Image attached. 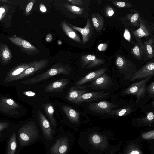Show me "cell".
Returning <instances> with one entry per match:
<instances>
[{
    "instance_id": "6da1fadb",
    "label": "cell",
    "mask_w": 154,
    "mask_h": 154,
    "mask_svg": "<svg viewBox=\"0 0 154 154\" xmlns=\"http://www.w3.org/2000/svg\"><path fill=\"white\" fill-rule=\"evenodd\" d=\"M71 71V69L68 65L63 64L61 63L58 62L54 65L45 72L28 80L27 83H36L60 74L68 75H70Z\"/></svg>"
},
{
    "instance_id": "7a4b0ae2",
    "label": "cell",
    "mask_w": 154,
    "mask_h": 154,
    "mask_svg": "<svg viewBox=\"0 0 154 154\" xmlns=\"http://www.w3.org/2000/svg\"><path fill=\"white\" fill-rule=\"evenodd\" d=\"M38 131L35 125L29 124L25 125L18 131L19 143L22 147H24L36 139Z\"/></svg>"
},
{
    "instance_id": "3957f363",
    "label": "cell",
    "mask_w": 154,
    "mask_h": 154,
    "mask_svg": "<svg viewBox=\"0 0 154 154\" xmlns=\"http://www.w3.org/2000/svg\"><path fill=\"white\" fill-rule=\"evenodd\" d=\"M152 76H149L138 82L132 84L118 95L125 96L133 95L136 96V102H137L145 96L147 83Z\"/></svg>"
},
{
    "instance_id": "277c9868",
    "label": "cell",
    "mask_w": 154,
    "mask_h": 154,
    "mask_svg": "<svg viewBox=\"0 0 154 154\" xmlns=\"http://www.w3.org/2000/svg\"><path fill=\"white\" fill-rule=\"evenodd\" d=\"M115 63L119 72L124 74L128 79H130L137 70L131 61L121 55H117Z\"/></svg>"
},
{
    "instance_id": "5b68a950",
    "label": "cell",
    "mask_w": 154,
    "mask_h": 154,
    "mask_svg": "<svg viewBox=\"0 0 154 154\" xmlns=\"http://www.w3.org/2000/svg\"><path fill=\"white\" fill-rule=\"evenodd\" d=\"M8 39L24 52L29 55H35L41 52L40 50L28 41L16 35L9 36Z\"/></svg>"
},
{
    "instance_id": "8992f818",
    "label": "cell",
    "mask_w": 154,
    "mask_h": 154,
    "mask_svg": "<svg viewBox=\"0 0 154 154\" xmlns=\"http://www.w3.org/2000/svg\"><path fill=\"white\" fill-rule=\"evenodd\" d=\"M118 106L106 101H102L97 103H91L88 104L89 110L94 112L100 114L112 115V109Z\"/></svg>"
},
{
    "instance_id": "52a82bcc",
    "label": "cell",
    "mask_w": 154,
    "mask_h": 154,
    "mask_svg": "<svg viewBox=\"0 0 154 154\" xmlns=\"http://www.w3.org/2000/svg\"><path fill=\"white\" fill-rule=\"evenodd\" d=\"M109 94V93L103 91L85 93L80 96L73 103L78 104L99 100L106 97Z\"/></svg>"
},
{
    "instance_id": "ba28073f",
    "label": "cell",
    "mask_w": 154,
    "mask_h": 154,
    "mask_svg": "<svg viewBox=\"0 0 154 154\" xmlns=\"http://www.w3.org/2000/svg\"><path fill=\"white\" fill-rule=\"evenodd\" d=\"M154 74V63L150 61L147 63L138 70L136 71L130 79V81L152 76Z\"/></svg>"
},
{
    "instance_id": "9c48e42d",
    "label": "cell",
    "mask_w": 154,
    "mask_h": 154,
    "mask_svg": "<svg viewBox=\"0 0 154 154\" xmlns=\"http://www.w3.org/2000/svg\"><path fill=\"white\" fill-rule=\"evenodd\" d=\"M111 78L106 74L104 73L92 82L88 86L92 89L95 90L107 89L113 85Z\"/></svg>"
},
{
    "instance_id": "30bf717a",
    "label": "cell",
    "mask_w": 154,
    "mask_h": 154,
    "mask_svg": "<svg viewBox=\"0 0 154 154\" xmlns=\"http://www.w3.org/2000/svg\"><path fill=\"white\" fill-rule=\"evenodd\" d=\"M81 66L82 68L86 67L89 69L97 66L103 64L105 60L97 58L94 55L86 54L82 55L80 58Z\"/></svg>"
},
{
    "instance_id": "8fae6325",
    "label": "cell",
    "mask_w": 154,
    "mask_h": 154,
    "mask_svg": "<svg viewBox=\"0 0 154 154\" xmlns=\"http://www.w3.org/2000/svg\"><path fill=\"white\" fill-rule=\"evenodd\" d=\"M69 25L74 29L79 32L82 35L83 44L87 42L93 35L94 33L92 25L89 19L87 20V23L85 26L81 28L75 26L70 23Z\"/></svg>"
},
{
    "instance_id": "7c38bea8",
    "label": "cell",
    "mask_w": 154,
    "mask_h": 154,
    "mask_svg": "<svg viewBox=\"0 0 154 154\" xmlns=\"http://www.w3.org/2000/svg\"><path fill=\"white\" fill-rule=\"evenodd\" d=\"M68 141L66 137L58 139L51 147L49 154H66L68 150Z\"/></svg>"
},
{
    "instance_id": "4fadbf2b",
    "label": "cell",
    "mask_w": 154,
    "mask_h": 154,
    "mask_svg": "<svg viewBox=\"0 0 154 154\" xmlns=\"http://www.w3.org/2000/svg\"><path fill=\"white\" fill-rule=\"evenodd\" d=\"M38 121L45 137L47 140L53 138V129L50 123L40 110L38 112Z\"/></svg>"
},
{
    "instance_id": "5bb4252c",
    "label": "cell",
    "mask_w": 154,
    "mask_h": 154,
    "mask_svg": "<svg viewBox=\"0 0 154 154\" xmlns=\"http://www.w3.org/2000/svg\"><path fill=\"white\" fill-rule=\"evenodd\" d=\"M69 82V80L66 79L55 80L47 85L45 87V90L49 93H61Z\"/></svg>"
},
{
    "instance_id": "9a60e30c",
    "label": "cell",
    "mask_w": 154,
    "mask_h": 154,
    "mask_svg": "<svg viewBox=\"0 0 154 154\" xmlns=\"http://www.w3.org/2000/svg\"><path fill=\"white\" fill-rule=\"evenodd\" d=\"M107 69L102 68L92 72L78 80L75 82L77 86H81L88 82H94L105 73Z\"/></svg>"
},
{
    "instance_id": "2e32d148",
    "label": "cell",
    "mask_w": 154,
    "mask_h": 154,
    "mask_svg": "<svg viewBox=\"0 0 154 154\" xmlns=\"http://www.w3.org/2000/svg\"><path fill=\"white\" fill-rule=\"evenodd\" d=\"M79 86L78 87H73L68 91L65 97L67 100L73 103L82 95L89 91L83 89L84 87Z\"/></svg>"
},
{
    "instance_id": "e0dca14e",
    "label": "cell",
    "mask_w": 154,
    "mask_h": 154,
    "mask_svg": "<svg viewBox=\"0 0 154 154\" xmlns=\"http://www.w3.org/2000/svg\"><path fill=\"white\" fill-rule=\"evenodd\" d=\"M63 110L71 122L78 124L79 122L80 115L79 113L71 107L67 105H63Z\"/></svg>"
},
{
    "instance_id": "ac0fdd59",
    "label": "cell",
    "mask_w": 154,
    "mask_h": 154,
    "mask_svg": "<svg viewBox=\"0 0 154 154\" xmlns=\"http://www.w3.org/2000/svg\"><path fill=\"white\" fill-rule=\"evenodd\" d=\"M61 26L63 31L69 38L78 43H82L78 34L65 21H62Z\"/></svg>"
},
{
    "instance_id": "d6986e66",
    "label": "cell",
    "mask_w": 154,
    "mask_h": 154,
    "mask_svg": "<svg viewBox=\"0 0 154 154\" xmlns=\"http://www.w3.org/2000/svg\"><path fill=\"white\" fill-rule=\"evenodd\" d=\"M139 24V27L135 31L132 32L134 35L139 39L143 37L149 36L150 35L149 32L141 19L140 20Z\"/></svg>"
},
{
    "instance_id": "ffe728a7",
    "label": "cell",
    "mask_w": 154,
    "mask_h": 154,
    "mask_svg": "<svg viewBox=\"0 0 154 154\" xmlns=\"http://www.w3.org/2000/svg\"><path fill=\"white\" fill-rule=\"evenodd\" d=\"M131 53L134 57L138 60H141L143 57V53L147 55L145 45L140 43L136 44L132 48Z\"/></svg>"
},
{
    "instance_id": "44dd1931",
    "label": "cell",
    "mask_w": 154,
    "mask_h": 154,
    "mask_svg": "<svg viewBox=\"0 0 154 154\" xmlns=\"http://www.w3.org/2000/svg\"><path fill=\"white\" fill-rule=\"evenodd\" d=\"M92 21L94 27L96 31L99 32L103 29L104 25L103 17L98 13H94L91 16Z\"/></svg>"
},
{
    "instance_id": "7402d4cb",
    "label": "cell",
    "mask_w": 154,
    "mask_h": 154,
    "mask_svg": "<svg viewBox=\"0 0 154 154\" xmlns=\"http://www.w3.org/2000/svg\"><path fill=\"white\" fill-rule=\"evenodd\" d=\"M45 113L52 125L55 127L56 122L54 116V109L52 104L46 103L43 107Z\"/></svg>"
},
{
    "instance_id": "603a6c76",
    "label": "cell",
    "mask_w": 154,
    "mask_h": 154,
    "mask_svg": "<svg viewBox=\"0 0 154 154\" xmlns=\"http://www.w3.org/2000/svg\"><path fill=\"white\" fill-rule=\"evenodd\" d=\"M17 146L16 134L14 131L11 135L8 143L7 154H15Z\"/></svg>"
},
{
    "instance_id": "cb8c5ba5",
    "label": "cell",
    "mask_w": 154,
    "mask_h": 154,
    "mask_svg": "<svg viewBox=\"0 0 154 154\" xmlns=\"http://www.w3.org/2000/svg\"><path fill=\"white\" fill-rule=\"evenodd\" d=\"M12 57L11 53L8 46L5 44L0 46V58L2 60L7 61L11 59Z\"/></svg>"
},
{
    "instance_id": "d4e9b609",
    "label": "cell",
    "mask_w": 154,
    "mask_h": 154,
    "mask_svg": "<svg viewBox=\"0 0 154 154\" xmlns=\"http://www.w3.org/2000/svg\"><path fill=\"white\" fill-rule=\"evenodd\" d=\"M154 40L152 38H150L144 42L147 56L149 59H152L154 55Z\"/></svg>"
},
{
    "instance_id": "484cf974",
    "label": "cell",
    "mask_w": 154,
    "mask_h": 154,
    "mask_svg": "<svg viewBox=\"0 0 154 154\" xmlns=\"http://www.w3.org/2000/svg\"><path fill=\"white\" fill-rule=\"evenodd\" d=\"M132 112V109L130 106L116 110H112V116H122L128 115Z\"/></svg>"
},
{
    "instance_id": "4316f807",
    "label": "cell",
    "mask_w": 154,
    "mask_h": 154,
    "mask_svg": "<svg viewBox=\"0 0 154 154\" xmlns=\"http://www.w3.org/2000/svg\"><path fill=\"white\" fill-rule=\"evenodd\" d=\"M63 6L68 11L77 15L82 14L84 10L82 8L71 5L68 3L63 4Z\"/></svg>"
},
{
    "instance_id": "83f0119b",
    "label": "cell",
    "mask_w": 154,
    "mask_h": 154,
    "mask_svg": "<svg viewBox=\"0 0 154 154\" xmlns=\"http://www.w3.org/2000/svg\"><path fill=\"white\" fill-rule=\"evenodd\" d=\"M128 20L132 25L136 26L140 24V18L137 11L128 14L127 16Z\"/></svg>"
},
{
    "instance_id": "f1b7e54d",
    "label": "cell",
    "mask_w": 154,
    "mask_h": 154,
    "mask_svg": "<svg viewBox=\"0 0 154 154\" xmlns=\"http://www.w3.org/2000/svg\"><path fill=\"white\" fill-rule=\"evenodd\" d=\"M113 4L116 7L120 8H129L133 6V5L128 2L119 1H111Z\"/></svg>"
},
{
    "instance_id": "f546056e",
    "label": "cell",
    "mask_w": 154,
    "mask_h": 154,
    "mask_svg": "<svg viewBox=\"0 0 154 154\" xmlns=\"http://www.w3.org/2000/svg\"><path fill=\"white\" fill-rule=\"evenodd\" d=\"M146 116L140 119L142 122H151L154 121V112L151 111L146 113Z\"/></svg>"
},
{
    "instance_id": "4dcf8cb0",
    "label": "cell",
    "mask_w": 154,
    "mask_h": 154,
    "mask_svg": "<svg viewBox=\"0 0 154 154\" xmlns=\"http://www.w3.org/2000/svg\"><path fill=\"white\" fill-rule=\"evenodd\" d=\"M36 1V0H31L29 1L25 10V14L26 16H27L30 14L34 4Z\"/></svg>"
},
{
    "instance_id": "1f68e13d",
    "label": "cell",
    "mask_w": 154,
    "mask_h": 154,
    "mask_svg": "<svg viewBox=\"0 0 154 154\" xmlns=\"http://www.w3.org/2000/svg\"><path fill=\"white\" fill-rule=\"evenodd\" d=\"M8 8V6L6 5H2L0 7V22H1L5 17Z\"/></svg>"
},
{
    "instance_id": "d6a6232c",
    "label": "cell",
    "mask_w": 154,
    "mask_h": 154,
    "mask_svg": "<svg viewBox=\"0 0 154 154\" xmlns=\"http://www.w3.org/2000/svg\"><path fill=\"white\" fill-rule=\"evenodd\" d=\"M146 91L150 97H154V82L153 81L147 87Z\"/></svg>"
},
{
    "instance_id": "836d02e7",
    "label": "cell",
    "mask_w": 154,
    "mask_h": 154,
    "mask_svg": "<svg viewBox=\"0 0 154 154\" xmlns=\"http://www.w3.org/2000/svg\"><path fill=\"white\" fill-rule=\"evenodd\" d=\"M67 1L71 3L77 7L82 6L83 3L81 0H68Z\"/></svg>"
},
{
    "instance_id": "e575fe53",
    "label": "cell",
    "mask_w": 154,
    "mask_h": 154,
    "mask_svg": "<svg viewBox=\"0 0 154 154\" xmlns=\"http://www.w3.org/2000/svg\"><path fill=\"white\" fill-rule=\"evenodd\" d=\"M123 36L125 38L130 42L131 40V36L130 33L128 30L127 29H125L123 34Z\"/></svg>"
},
{
    "instance_id": "d590c367",
    "label": "cell",
    "mask_w": 154,
    "mask_h": 154,
    "mask_svg": "<svg viewBox=\"0 0 154 154\" xmlns=\"http://www.w3.org/2000/svg\"><path fill=\"white\" fill-rule=\"evenodd\" d=\"M114 14L113 9L110 7L108 6L106 9V14L109 17L112 16Z\"/></svg>"
},
{
    "instance_id": "8d00e7d4",
    "label": "cell",
    "mask_w": 154,
    "mask_h": 154,
    "mask_svg": "<svg viewBox=\"0 0 154 154\" xmlns=\"http://www.w3.org/2000/svg\"><path fill=\"white\" fill-rule=\"evenodd\" d=\"M108 46V45L106 43H101L99 44L98 46V49L100 51H105Z\"/></svg>"
},
{
    "instance_id": "74e56055",
    "label": "cell",
    "mask_w": 154,
    "mask_h": 154,
    "mask_svg": "<svg viewBox=\"0 0 154 154\" xmlns=\"http://www.w3.org/2000/svg\"><path fill=\"white\" fill-rule=\"evenodd\" d=\"M92 140L94 143L98 144L100 143V139L98 135L94 134L92 137Z\"/></svg>"
},
{
    "instance_id": "f35d334b",
    "label": "cell",
    "mask_w": 154,
    "mask_h": 154,
    "mask_svg": "<svg viewBox=\"0 0 154 154\" xmlns=\"http://www.w3.org/2000/svg\"><path fill=\"white\" fill-rule=\"evenodd\" d=\"M8 126V124L6 123H0V138L1 137V132Z\"/></svg>"
},
{
    "instance_id": "ab89813d",
    "label": "cell",
    "mask_w": 154,
    "mask_h": 154,
    "mask_svg": "<svg viewBox=\"0 0 154 154\" xmlns=\"http://www.w3.org/2000/svg\"><path fill=\"white\" fill-rule=\"evenodd\" d=\"M39 9L41 11L45 13L47 11V8L45 5L42 3H41L39 5Z\"/></svg>"
},
{
    "instance_id": "60d3db41",
    "label": "cell",
    "mask_w": 154,
    "mask_h": 154,
    "mask_svg": "<svg viewBox=\"0 0 154 154\" xmlns=\"http://www.w3.org/2000/svg\"><path fill=\"white\" fill-rule=\"evenodd\" d=\"M52 35L51 33H48L46 36L45 40L46 42H49L52 41Z\"/></svg>"
},
{
    "instance_id": "b9f144b4",
    "label": "cell",
    "mask_w": 154,
    "mask_h": 154,
    "mask_svg": "<svg viewBox=\"0 0 154 154\" xmlns=\"http://www.w3.org/2000/svg\"><path fill=\"white\" fill-rule=\"evenodd\" d=\"M25 94L28 96L32 97L36 95L35 93L31 91H28L25 93Z\"/></svg>"
},
{
    "instance_id": "7bdbcfd3",
    "label": "cell",
    "mask_w": 154,
    "mask_h": 154,
    "mask_svg": "<svg viewBox=\"0 0 154 154\" xmlns=\"http://www.w3.org/2000/svg\"><path fill=\"white\" fill-rule=\"evenodd\" d=\"M7 103L10 105H12L14 103L13 100L11 99H8L6 100Z\"/></svg>"
},
{
    "instance_id": "ee69618b",
    "label": "cell",
    "mask_w": 154,
    "mask_h": 154,
    "mask_svg": "<svg viewBox=\"0 0 154 154\" xmlns=\"http://www.w3.org/2000/svg\"><path fill=\"white\" fill-rule=\"evenodd\" d=\"M130 154H139V152L137 150H133L131 152Z\"/></svg>"
},
{
    "instance_id": "f6af8a7d",
    "label": "cell",
    "mask_w": 154,
    "mask_h": 154,
    "mask_svg": "<svg viewBox=\"0 0 154 154\" xmlns=\"http://www.w3.org/2000/svg\"><path fill=\"white\" fill-rule=\"evenodd\" d=\"M0 2H2L8 3H12V2L8 0H0Z\"/></svg>"
},
{
    "instance_id": "bcb514c9",
    "label": "cell",
    "mask_w": 154,
    "mask_h": 154,
    "mask_svg": "<svg viewBox=\"0 0 154 154\" xmlns=\"http://www.w3.org/2000/svg\"><path fill=\"white\" fill-rule=\"evenodd\" d=\"M154 101H153V103H153V105H153V107H154Z\"/></svg>"
}]
</instances>
